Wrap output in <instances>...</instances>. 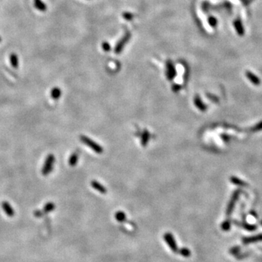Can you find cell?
I'll return each instance as SVG.
<instances>
[{
    "mask_svg": "<svg viewBox=\"0 0 262 262\" xmlns=\"http://www.w3.org/2000/svg\"><path fill=\"white\" fill-rule=\"evenodd\" d=\"M221 137L224 139V141H226V142H227V141H229V140H230V137H229V136H227V135H223V136H222Z\"/></svg>",
    "mask_w": 262,
    "mask_h": 262,
    "instance_id": "31",
    "label": "cell"
},
{
    "mask_svg": "<svg viewBox=\"0 0 262 262\" xmlns=\"http://www.w3.org/2000/svg\"><path fill=\"white\" fill-rule=\"evenodd\" d=\"M240 248H239V247H234V248H232V249L230 250V253H231L232 254L236 255L240 252Z\"/></svg>",
    "mask_w": 262,
    "mask_h": 262,
    "instance_id": "28",
    "label": "cell"
},
{
    "mask_svg": "<svg viewBox=\"0 0 262 262\" xmlns=\"http://www.w3.org/2000/svg\"><path fill=\"white\" fill-rule=\"evenodd\" d=\"M33 5L34 8L41 13H44L47 11V6L42 0H33Z\"/></svg>",
    "mask_w": 262,
    "mask_h": 262,
    "instance_id": "8",
    "label": "cell"
},
{
    "mask_svg": "<svg viewBox=\"0 0 262 262\" xmlns=\"http://www.w3.org/2000/svg\"><path fill=\"white\" fill-rule=\"evenodd\" d=\"M149 138H150V133L149 132L147 131V130H145L144 131V133H142V136H141V144L142 146L145 147L147 145L148 142L149 141Z\"/></svg>",
    "mask_w": 262,
    "mask_h": 262,
    "instance_id": "18",
    "label": "cell"
},
{
    "mask_svg": "<svg viewBox=\"0 0 262 262\" xmlns=\"http://www.w3.org/2000/svg\"><path fill=\"white\" fill-rule=\"evenodd\" d=\"M1 207L3 210L9 217H13L15 215V210L13 207L10 205V204L7 201H4L1 202Z\"/></svg>",
    "mask_w": 262,
    "mask_h": 262,
    "instance_id": "7",
    "label": "cell"
},
{
    "mask_svg": "<svg viewBox=\"0 0 262 262\" xmlns=\"http://www.w3.org/2000/svg\"><path fill=\"white\" fill-rule=\"evenodd\" d=\"M194 103L195 106L197 107V108H199L201 111H205L206 109H207V106H206L205 103L202 102V99H201L200 97L199 96V95H196V96L194 97Z\"/></svg>",
    "mask_w": 262,
    "mask_h": 262,
    "instance_id": "11",
    "label": "cell"
},
{
    "mask_svg": "<svg viewBox=\"0 0 262 262\" xmlns=\"http://www.w3.org/2000/svg\"><path fill=\"white\" fill-rule=\"evenodd\" d=\"M55 207V205L53 202H48V203H47L45 205H44L43 208V211L47 213H50L51 211H52V210H54Z\"/></svg>",
    "mask_w": 262,
    "mask_h": 262,
    "instance_id": "21",
    "label": "cell"
},
{
    "mask_svg": "<svg viewBox=\"0 0 262 262\" xmlns=\"http://www.w3.org/2000/svg\"><path fill=\"white\" fill-rule=\"evenodd\" d=\"M79 159V154L77 152H74L72 155L70 156L69 159V165L71 167H75L77 165V162Z\"/></svg>",
    "mask_w": 262,
    "mask_h": 262,
    "instance_id": "17",
    "label": "cell"
},
{
    "mask_svg": "<svg viewBox=\"0 0 262 262\" xmlns=\"http://www.w3.org/2000/svg\"><path fill=\"white\" fill-rule=\"evenodd\" d=\"M234 26H235V29H236L237 33L238 34L239 36L240 37H243L245 34V30H244L243 25L242 24V21H240V19H237L234 22Z\"/></svg>",
    "mask_w": 262,
    "mask_h": 262,
    "instance_id": "14",
    "label": "cell"
},
{
    "mask_svg": "<svg viewBox=\"0 0 262 262\" xmlns=\"http://www.w3.org/2000/svg\"><path fill=\"white\" fill-rule=\"evenodd\" d=\"M240 193H241V190H236L233 194H232L231 199H230V202H229L228 206H227V207L226 213H227V216L231 215V213L234 210V207H235V203H236L237 200H238L239 197H240Z\"/></svg>",
    "mask_w": 262,
    "mask_h": 262,
    "instance_id": "3",
    "label": "cell"
},
{
    "mask_svg": "<svg viewBox=\"0 0 262 262\" xmlns=\"http://www.w3.org/2000/svg\"><path fill=\"white\" fill-rule=\"evenodd\" d=\"M1 41H2V39H1V37H0V43H1Z\"/></svg>",
    "mask_w": 262,
    "mask_h": 262,
    "instance_id": "32",
    "label": "cell"
},
{
    "mask_svg": "<svg viewBox=\"0 0 262 262\" xmlns=\"http://www.w3.org/2000/svg\"><path fill=\"white\" fill-rule=\"evenodd\" d=\"M179 254L181 255L183 257H185V258H188L191 256V251L189 249H188L187 248H182L179 250Z\"/></svg>",
    "mask_w": 262,
    "mask_h": 262,
    "instance_id": "22",
    "label": "cell"
},
{
    "mask_svg": "<svg viewBox=\"0 0 262 262\" xmlns=\"http://www.w3.org/2000/svg\"><path fill=\"white\" fill-rule=\"evenodd\" d=\"M62 94V91L59 87H55L51 90L50 96L53 100H58L61 98Z\"/></svg>",
    "mask_w": 262,
    "mask_h": 262,
    "instance_id": "16",
    "label": "cell"
},
{
    "mask_svg": "<svg viewBox=\"0 0 262 262\" xmlns=\"http://www.w3.org/2000/svg\"><path fill=\"white\" fill-rule=\"evenodd\" d=\"M80 141L83 143L84 144L86 145L89 148H90L92 150H93L97 154H102L103 151V148L100 146L99 144H97L95 141L92 140L91 138L87 137L86 136H80Z\"/></svg>",
    "mask_w": 262,
    "mask_h": 262,
    "instance_id": "2",
    "label": "cell"
},
{
    "mask_svg": "<svg viewBox=\"0 0 262 262\" xmlns=\"http://www.w3.org/2000/svg\"><path fill=\"white\" fill-rule=\"evenodd\" d=\"M91 187H93L94 189H95V190L98 191V192H100V193L101 194H106L107 192L106 187H105L103 185H102V184L98 182V181L95 180L91 181Z\"/></svg>",
    "mask_w": 262,
    "mask_h": 262,
    "instance_id": "12",
    "label": "cell"
},
{
    "mask_svg": "<svg viewBox=\"0 0 262 262\" xmlns=\"http://www.w3.org/2000/svg\"><path fill=\"white\" fill-rule=\"evenodd\" d=\"M261 224L262 225V221H261Z\"/></svg>",
    "mask_w": 262,
    "mask_h": 262,
    "instance_id": "33",
    "label": "cell"
},
{
    "mask_svg": "<svg viewBox=\"0 0 262 262\" xmlns=\"http://www.w3.org/2000/svg\"><path fill=\"white\" fill-rule=\"evenodd\" d=\"M123 17L126 21H131L133 18V14L129 12H125L123 13Z\"/></svg>",
    "mask_w": 262,
    "mask_h": 262,
    "instance_id": "25",
    "label": "cell"
},
{
    "mask_svg": "<svg viewBox=\"0 0 262 262\" xmlns=\"http://www.w3.org/2000/svg\"><path fill=\"white\" fill-rule=\"evenodd\" d=\"M115 218L119 222H123L126 220V215L124 212L118 211L115 213Z\"/></svg>",
    "mask_w": 262,
    "mask_h": 262,
    "instance_id": "20",
    "label": "cell"
},
{
    "mask_svg": "<svg viewBox=\"0 0 262 262\" xmlns=\"http://www.w3.org/2000/svg\"><path fill=\"white\" fill-rule=\"evenodd\" d=\"M176 70L171 61H168L166 65V76L168 80H172L176 77Z\"/></svg>",
    "mask_w": 262,
    "mask_h": 262,
    "instance_id": "6",
    "label": "cell"
},
{
    "mask_svg": "<svg viewBox=\"0 0 262 262\" xmlns=\"http://www.w3.org/2000/svg\"><path fill=\"white\" fill-rule=\"evenodd\" d=\"M221 227L222 230L224 231H228L230 230V227H231V222L230 220H226L221 225Z\"/></svg>",
    "mask_w": 262,
    "mask_h": 262,
    "instance_id": "23",
    "label": "cell"
},
{
    "mask_svg": "<svg viewBox=\"0 0 262 262\" xmlns=\"http://www.w3.org/2000/svg\"><path fill=\"white\" fill-rule=\"evenodd\" d=\"M9 61L10 63V65L13 68L18 69L19 67V58L18 55L15 52H12L9 56Z\"/></svg>",
    "mask_w": 262,
    "mask_h": 262,
    "instance_id": "10",
    "label": "cell"
},
{
    "mask_svg": "<svg viewBox=\"0 0 262 262\" xmlns=\"http://www.w3.org/2000/svg\"><path fill=\"white\" fill-rule=\"evenodd\" d=\"M102 48H103V50L104 51L108 52V51H109L110 50H111V46H110V44H109V43H108V42H103V43H102Z\"/></svg>",
    "mask_w": 262,
    "mask_h": 262,
    "instance_id": "27",
    "label": "cell"
},
{
    "mask_svg": "<svg viewBox=\"0 0 262 262\" xmlns=\"http://www.w3.org/2000/svg\"><path fill=\"white\" fill-rule=\"evenodd\" d=\"M234 223H235V224L238 226V227H240L241 228L245 229V230H248V231H254V230H256L257 229V227L256 225L249 224L245 223V222H242V223H240V222L235 221Z\"/></svg>",
    "mask_w": 262,
    "mask_h": 262,
    "instance_id": "15",
    "label": "cell"
},
{
    "mask_svg": "<svg viewBox=\"0 0 262 262\" xmlns=\"http://www.w3.org/2000/svg\"><path fill=\"white\" fill-rule=\"evenodd\" d=\"M164 240L166 242V243L168 244V245L170 248L171 250H172L173 253H177L179 251L178 250V246L177 244H176V240H175L174 237L173 236V235L170 232H166L164 235Z\"/></svg>",
    "mask_w": 262,
    "mask_h": 262,
    "instance_id": "5",
    "label": "cell"
},
{
    "mask_svg": "<svg viewBox=\"0 0 262 262\" xmlns=\"http://www.w3.org/2000/svg\"><path fill=\"white\" fill-rule=\"evenodd\" d=\"M131 37V34L130 32H127L126 34L123 36V37L120 39L118 42V43L116 44V47L114 49V52L116 54H120L122 52V50L124 49L125 44L129 42L130 39Z\"/></svg>",
    "mask_w": 262,
    "mask_h": 262,
    "instance_id": "4",
    "label": "cell"
},
{
    "mask_svg": "<svg viewBox=\"0 0 262 262\" xmlns=\"http://www.w3.org/2000/svg\"><path fill=\"white\" fill-rule=\"evenodd\" d=\"M207 21H208L209 25L211 26V27H215V26H216L217 22H218V21H217V19L215 17H213V16H210V17L208 18V19H207Z\"/></svg>",
    "mask_w": 262,
    "mask_h": 262,
    "instance_id": "24",
    "label": "cell"
},
{
    "mask_svg": "<svg viewBox=\"0 0 262 262\" xmlns=\"http://www.w3.org/2000/svg\"><path fill=\"white\" fill-rule=\"evenodd\" d=\"M207 96L209 97V98H211V100H213V101H214V102H218V98H217L216 96H213V95H207Z\"/></svg>",
    "mask_w": 262,
    "mask_h": 262,
    "instance_id": "30",
    "label": "cell"
},
{
    "mask_svg": "<svg viewBox=\"0 0 262 262\" xmlns=\"http://www.w3.org/2000/svg\"><path fill=\"white\" fill-rule=\"evenodd\" d=\"M230 181H231L232 184L239 186V187H245V186H247L246 183L244 182L243 181H242L239 178L235 177V176H232V177L230 178Z\"/></svg>",
    "mask_w": 262,
    "mask_h": 262,
    "instance_id": "19",
    "label": "cell"
},
{
    "mask_svg": "<svg viewBox=\"0 0 262 262\" xmlns=\"http://www.w3.org/2000/svg\"><path fill=\"white\" fill-rule=\"evenodd\" d=\"M55 157L53 154H50L49 155H47L46 157L45 160H44L43 167L42 169V173L43 176H47L52 172V170H53L54 165H55Z\"/></svg>",
    "mask_w": 262,
    "mask_h": 262,
    "instance_id": "1",
    "label": "cell"
},
{
    "mask_svg": "<svg viewBox=\"0 0 262 262\" xmlns=\"http://www.w3.org/2000/svg\"><path fill=\"white\" fill-rule=\"evenodd\" d=\"M181 89V87L179 85H173V90L174 92H178L179 90H180Z\"/></svg>",
    "mask_w": 262,
    "mask_h": 262,
    "instance_id": "29",
    "label": "cell"
},
{
    "mask_svg": "<svg viewBox=\"0 0 262 262\" xmlns=\"http://www.w3.org/2000/svg\"><path fill=\"white\" fill-rule=\"evenodd\" d=\"M245 75H246L247 78L249 80V81L254 85H259L261 84L260 79L256 75H254L253 72H250V71H247L245 72Z\"/></svg>",
    "mask_w": 262,
    "mask_h": 262,
    "instance_id": "9",
    "label": "cell"
},
{
    "mask_svg": "<svg viewBox=\"0 0 262 262\" xmlns=\"http://www.w3.org/2000/svg\"><path fill=\"white\" fill-rule=\"evenodd\" d=\"M260 131H262V121L251 128V131L253 132H258Z\"/></svg>",
    "mask_w": 262,
    "mask_h": 262,
    "instance_id": "26",
    "label": "cell"
},
{
    "mask_svg": "<svg viewBox=\"0 0 262 262\" xmlns=\"http://www.w3.org/2000/svg\"><path fill=\"white\" fill-rule=\"evenodd\" d=\"M259 241H262V234L249 237H245V238L243 239V243L244 244H249Z\"/></svg>",
    "mask_w": 262,
    "mask_h": 262,
    "instance_id": "13",
    "label": "cell"
}]
</instances>
